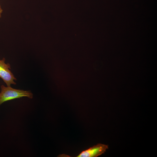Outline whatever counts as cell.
Masks as SVG:
<instances>
[{
    "instance_id": "6da1fadb",
    "label": "cell",
    "mask_w": 157,
    "mask_h": 157,
    "mask_svg": "<svg viewBox=\"0 0 157 157\" xmlns=\"http://www.w3.org/2000/svg\"><path fill=\"white\" fill-rule=\"evenodd\" d=\"M0 92V105L4 102L23 97H26L30 99L33 98V94L30 91L16 89L10 86H1Z\"/></svg>"
},
{
    "instance_id": "7a4b0ae2",
    "label": "cell",
    "mask_w": 157,
    "mask_h": 157,
    "mask_svg": "<svg viewBox=\"0 0 157 157\" xmlns=\"http://www.w3.org/2000/svg\"><path fill=\"white\" fill-rule=\"evenodd\" d=\"M5 59L3 58L0 60V77L1 78L7 86H10L11 84H16L14 80H16L13 74L10 70V66L9 63H5Z\"/></svg>"
},
{
    "instance_id": "3957f363",
    "label": "cell",
    "mask_w": 157,
    "mask_h": 157,
    "mask_svg": "<svg viewBox=\"0 0 157 157\" xmlns=\"http://www.w3.org/2000/svg\"><path fill=\"white\" fill-rule=\"evenodd\" d=\"M108 148V145L98 144L81 152L77 157H97L104 154Z\"/></svg>"
},
{
    "instance_id": "277c9868",
    "label": "cell",
    "mask_w": 157,
    "mask_h": 157,
    "mask_svg": "<svg viewBox=\"0 0 157 157\" xmlns=\"http://www.w3.org/2000/svg\"><path fill=\"white\" fill-rule=\"evenodd\" d=\"M3 12V10L1 7V6L0 4V18H1L2 16V14Z\"/></svg>"
}]
</instances>
